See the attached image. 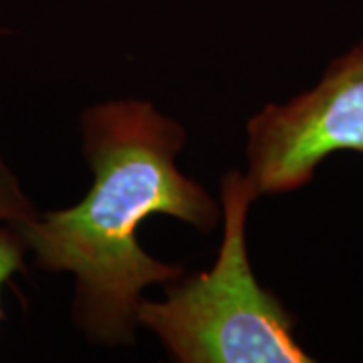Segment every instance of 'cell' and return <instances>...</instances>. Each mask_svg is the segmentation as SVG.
<instances>
[{
    "label": "cell",
    "instance_id": "1",
    "mask_svg": "<svg viewBox=\"0 0 363 363\" xmlns=\"http://www.w3.org/2000/svg\"><path fill=\"white\" fill-rule=\"evenodd\" d=\"M180 123L150 101L117 99L83 113V152L93 169L87 196L23 226L40 269L75 274L73 315L93 341L131 343L142 291L180 279V267L145 255L138 228L166 214L210 233L220 210L206 188L176 168Z\"/></svg>",
    "mask_w": 363,
    "mask_h": 363
},
{
    "label": "cell",
    "instance_id": "2",
    "mask_svg": "<svg viewBox=\"0 0 363 363\" xmlns=\"http://www.w3.org/2000/svg\"><path fill=\"white\" fill-rule=\"evenodd\" d=\"M257 198L248 176L222 178L224 236L214 267L182 274L166 301H145L138 325L164 341L182 363H305L311 362L293 335V319L259 285L247 255V216Z\"/></svg>",
    "mask_w": 363,
    "mask_h": 363
},
{
    "label": "cell",
    "instance_id": "3",
    "mask_svg": "<svg viewBox=\"0 0 363 363\" xmlns=\"http://www.w3.org/2000/svg\"><path fill=\"white\" fill-rule=\"evenodd\" d=\"M345 150L363 154V43L331 63L315 89L248 121L247 176L257 196L283 194Z\"/></svg>",
    "mask_w": 363,
    "mask_h": 363
},
{
    "label": "cell",
    "instance_id": "4",
    "mask_svg": "<svg viewBox=\"0 0 363 363\" xmlns=\"http://www.w3.org/2000/svg\"><path fill=\"white\" fill-rule=\"evenodd\" d=\"M35 216V208L30 206L14 174L0 157V289L14 272L25 269L23 257L28 247L23 226ZM2 319L4 313L0 309V321Z\"/></svg>",
    "mask_w": 363,
    "mask_h": 363
}]
</instances>
